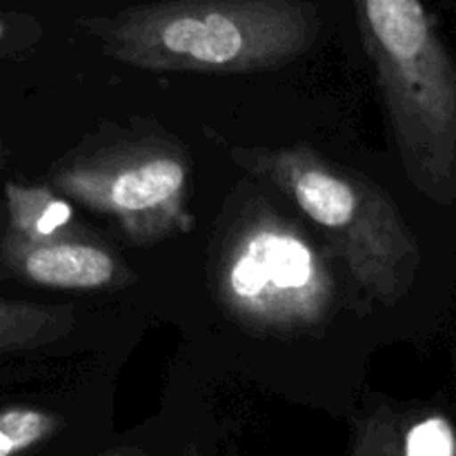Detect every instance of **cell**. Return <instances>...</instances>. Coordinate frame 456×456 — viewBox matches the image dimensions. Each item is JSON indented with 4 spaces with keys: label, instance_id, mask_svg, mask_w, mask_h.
<instances>
[{
    "label": "cell",
    "instance_id": "1",
    "mask_svg": "<svg viewBox=\"0 0 456 456\" xmlns=\"http://www.w3.org/2000/svg\"><path fill=\"white\" fill-rule=\"evenodd\" d=\"M102 53L154 71H265L319 36L303 0H160L85 20Z\"/></svg>",
    "mask_w": 456,
    "mask_h": 456
},
{
    "label": "cell",
    "instance_id": "2",
    "mask_svg": "<svg viewBox=\"0 0 456 456\" xmlns=\"http://www.w3.org/2000/svg\"><path fill=\"white\" fill-rule=\"evenodd\" d=\"M405 174L439 205L456 199V65L421 0H356Z\"/></svg>",
    "mask_w": 456,
    "mask_h": 456
},
{
    "label": "cell",
    "instance_id": "3",
    "mask_svg": "<svg viewBox=\"0 0 456 456\" xmlns=\"http://www.w3.org/2000/svg\"><path fill=\"white\" fill-rule=\"evenodd\" d=\"M232 159L279 187L328 234L356 283L392 305L410 292L421 254L390 196L305 145L234 147Z\"/></svg>",
    "mask_w": 456,
    "mask_h": 456
},
{
    "label": "cell",
    "instance_id": "4",
    "mask_svg": "<svg viewBox=\"0 0 456 456\" xmlns=\"http://www.w3.org/2000/svg\"><path fill=\"white\" fill-rule=\"evenodd\" d=\"M218 288L232 314L270 330L316 325L334 298L332 276L314 245L274 214H258L236 232Z\"/></svg>",
    "mask_w": 456,
    "mask_h": 456
},
{
    "label": "cell",
    "instance_id": "5",
    "mask_svg": "<svg viewBox=\"0 0 456 456\" xmlns=\"http://www.w3.org/2000/svg\"><path fill=\"white\" fill-rule=\"evenodd\" d=\"M61 194L114 218L136 245H151L190 230L185 212L190 165L160 145H127L80 156L52 176Z\"/></svg>",
    "mask_w": 456,
    "mask_h": 456
},
{
    "label": "cell",
    "instance_id": "6",
    "mask_svg": "<svg viewBox=\"0 0 456 456\" xmlns=\"http://www.w3.org/2000/svg\"><path fill=\"white\" fill-rule=\"evenodd\" d=\"M0 256L13 276L40 288L107 289L129 281V270L107 245L76 232L45 240L3 239Z\"/></svg>",
    "mask_w": 456,
    "mask_h": 456
},
{
    "label": "cell",
    "instance_id": "7",
    "mask_svg": "<svg viewBox=\"0 0 456 456\" xmlns=\"http://www.w3.org/2000/svg\"><path fill=\"white\" fill-rule=\"evenodd\" d=\"M347 456H456V435L441 414L410 419L374 405L354 419Z\"/></svg>",
    "mask_w": 456,
    "mask_h": 456
},
{
    "label": "cell",
    "instance_id": "8",
    "mask_svg": "<svg viewBox=\"0 0 456 456\" xmlns=\"http://www.w3.org/2000/svg\"><path fill=\"white\" fill-rule=\"evenodd\" d=\"M71 419L43 405L13 403L0 410V456H80L69 452Z\"/></svg>",
    "mask_w": 456,
    "mask_h": 456
},
{
    "label": "cell",
    "instance_id": "9",
    "mask_svg": "<svg viewBox=\"0 0 456 456\" xmlns=\"http://www.w3.org/2000/svg\"><path fill=\"white\" fill-rule=\"evenodd\" d=\"M74 325L71 307L0 298V361L53 346L69 337Z\"/></svg>",
    "mask_w": 456,
    "mask_h": 456
},
{
    "label": "cell",
    "instance_id": "10",
    "mask_svg": "<svg viewBox=\"0 0 456 456\" xmlns=\"http://www.w3.org/2000/svg\"><path fill=\"white\" fill-rule=\"evenodd\" d=\"M4 209H7L4 239L45 240L76 232L74 209L49 187L7 183Z\"/></svg>",
    "mask_w": 456,
    "mask_h": 456
},
{
    "label": "cell",
    "instance_id": "11",
    "mask_svg": "<svg viewBox=\"0 0 456 456\" xmlns=\"http://www.w3.org/2000/svg\"><path fill=\"white\" fill-rule=\"evenodd\" d=\"M181 444L183 439H178L172 448H163L156 436L138 435L107 444L105 448L98 450L94 456H178L181 454Z\"/></svg>",
    "mask_w": 456,
    "mask_h": 456
},
{
    "label": "cell",
    "instance_id": "12",
    "mask_svg": "<svg viewBox=\"0 0 456 456\" xmlns=\"http://www.w3.org/2000/svg\"><path fill=\"white\" fill-rule=\"evenodd\" d=\"M178 456H212L209 452V445L203 439H196V436H183L181 444V454Z\"/></svg>",
    "mask_w": 456,
    "mask_h": 456
},
{
    "label": "cell",
    "instance_id": "13",
    "mask_svg": "<svg viewBox=\"0 0 456 456\" xmlns=\"http://www.w3.org/2000/svg\"><path fill=\"white\" fill-rule=\"evenodd\" d=\"M0 31H3V27H0Z\"/></svg>",
    "mask_w": 456,
    "mask_h": 456
}]
</instances>
